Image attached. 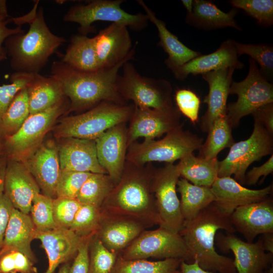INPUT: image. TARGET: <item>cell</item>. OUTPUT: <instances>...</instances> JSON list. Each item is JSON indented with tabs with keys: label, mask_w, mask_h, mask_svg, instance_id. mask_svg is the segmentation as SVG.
<instances>
[{
	"label": "cell",
	"mask_w": 273,
	"mask_h": 273,
	"mask_svg": "<svg viewBox=\"0 0 273 273\" xmlns=\"http://www.w3.org/2000/svg\"><path fill=\"white\" fill-rule=\"evenodd\" d=\"M156 169L151 163L138 165L126 160L120 179L104 201L101 211L132 218L146 229L159 225L152 190Z\"/></svg>",
	"instance_id": "cell-1"
},
{
	"label": "cell",
	"mask_w": 273,
	"mask_h": 273,
	"mask_svg": "<svg viewBox=\"0 0 273 273\" xmlns=\"http://www.w3.org/2000/svg\"><path fill=\"white\" fill-rule=\"evenodd\" d=\"M135 52L115 66L93 72L75 69L61 61L53 62L50 76L59 82L69 99L68 111L88 110L103 101L128 104L117 92L116 80L119 69L133 59Z\"/></svg>",
	"instance_id": "cell-2"
},
{
	"label": "cell",
	"mask_w": 273,
	"mask_h": 273,
	"mask_svg": "<svg viewBox=\"0 0 273 273\" xmlns=\"http://www.w3.org/2000/svg\"><path fill=\"white\" fill-rule=\"evenodd\" d=\"M38 3V1L35 3L29 13L12 19L18 26L28 23V31L11 35L4 42L7 56L10 58V66L16 72L39 73L50 57L66 41L64 37L51 31L44 20L43 7H39L37 11Z\"/></svg>",
	"instance_id": "cell-3"
},
{
	"label": "cell",
	"mask_w": 273,
	"mask_h": 273,
	"mask_svg": "<svg viewBox=\"0 0 273 273\" xmlns=\"http://www.w3.org/2000/svg\"><path fill=\"white\" fill-rule=\"evenodd\" d=\"M219 230L230 234L236 232L230 216L222 212L214 202L195 218L184 222L179 233L187 248V263L196 262L204 270L214 273H237L234 260L219 254L215 248V236Z\"/></svg>",
	"instance_id": "cell-4"
},
{
	"label": "cell",
	"mask_w": 273,
	"mask_h": 273,
	"mask_svg": "<svg viewBox=\"0 0 273 273\" xmlns=\"http://www.w3.org/2000/svg\"><path fill=\"white\" fill-rule=\"evenodd\" d=\"M133 104L122 105L103 101L86 112L66 116L54 127L57 139L74 138L95 140L107 129L127 123L134 110Z\"/></svg>",
	"instance_id": "cell-5"
},
{
	"label": "cell",
	"mask_w": 273,
	"mask_h": 273,
	"mask_svg": "<svg viewBox=\"0 0 273 273\" xmlns=\"http://www.w3.org/2000/svg\"><path fill=\"white\" fill-rule=\"evenodd\" d=\"M203 142L202 138L184 130L180 125L159 140H145L131 143L127 147L126 160L138 165L155 161L173 163L199 150Z\"/></svg>",
	"instance_id": "cell-6"
},
{
	"label": "cell",
	"mask_w": 273,
	"mask_h": 273,
	"mask_svg": "<svg viewBox=\"0 0 273 273\" xmlns=\"http://www.w3.org/2000/svg\"><path fill=\"white\" fill-rule=\"evenodd\" d=\"M69 107L70 101L66 97L47 110L29 115L15 133L4 138V155L7 159L23 161L32 154L58 118L68 111Z\"/></svg>",
	"instance_id": "cell-7"
},
{
	"label": "cell",
	"mask_w": 273,
	"mask_h": 273,
	"mask_svg": "<svg viewBox=\"0 0 273 273\" xmlns=\"http://www.w3.org/2000/svg\"><path fill=\"white\" fill-rule=\"evenodd\" d=\"M122 68V74H118L116 80V88L126 103L132 101L135 106L156 109L173 106L172 87L168 80L142 76L129 61Z\"/></svg>",
	"instance_id": "cell-8"
},
{
	"label": "cell",
	"mask_w": 273,
	"mask_h": 273,
	"mask_svg": "<svg viewBox=\"0 0 273 273\" xmlns=\"http://www.w3.org/2000/svg\"><path fill=\"white\" fill-rule=\"evenodd\" d=\"M123 0H95L86 5L71 7L63 17L66 22L79 25V34L84 35L95 31L92 26L96 21H105L124 25L134 31H141L148 25L146 14H131L121 8Z\"/></svg>",
	"instance_id": "cell-9"
},
{
	"label": "cell",
	"mask_w": 273,
	"mask_h": 273,
	"mask_svg": "<svg viewBox=\"0 0 273 273\" xmlns=\"http://www.w3.org/2000/svg\"><path fill=\"white\" fill-rule=\"evenodd\" d=\"M249 69L246 78L233 81L229 94H236L237 100L226 106V115L232 128L238 126L243 117L252 114L260 107L273 103L272 83L265 79L257 63L249 60Z\"/></svg>",
	"instance_id": "cell-10"
},
{
	"label": "cell",
	"mask_w": 273,
	"mask_h": 273,
	"mask_svg": "<svg viewBox=\"0 0 273 273\" xmlns=\"http://www.w3.org/2000/svg\"><path fill=\"white\" fill-rule=\"evenodd\" d=\"M272 136L262 125L254 121L250 137L235 143L226 157L219 161L218 177L234 175L237 182L245 185V174L250 165L263 157L272 154Z\"/></svg>",
	"instance_id": "cell-11"
},
{
	"label": "cell",
	"mask_w": 273,
	"mask_h": 273,
	"mask_svg": "<svg viewBox=\"0 0 273 273\" xmlns=\"http://www.w3.org/2000/svg\"><path fill=\"white\" fill-rule=\"evenodd\" d=\"M119 255L125 260L177 258L187 262L188 253L179 233L159 227L144 230Z\"/></svg>",
	"instance_id": "cell-12"
},
{
	"label": "cell",
	"mask_w": 273,
	"mask_h": 273,
	"mask_svg": "<svg viewBox=\"0 0 273 273\" xmlns=\"http://www.w3.org/2000/svg\"><path fill=\"white\" fill-rule=\"evenodd\" d=\"M179 178L176 165L168 163L156 169L152 184L160 219L159 226L176 233L182 230L185 222L176 191Z\"/></svg>",
	"instance_id": "cell-13"
},
{
	"label": "cell",
	"mask_w": 273,
	"mask_h": 273,
	"mask_svg": "<svg viewBox=\"0 0 273 273\" xmlns=\"http://www.w3.org/2000/svg\"><path fill=\"white\" fill-rule=\"evenodd\" d=\"M215 243L221 252L232 251L237 273H271L273 254L265 251L259 237L255 242H245L234 234L216 233Z\"/></svg>",
	"instance_id": "cell-14"
},
{
	"label": "cell",
	"mask_w": 273,
	"mask_h": 273,
	"mask_svg": "<svg viewBox=\"0 0 273 273\" xmlns=\"http://www.w3.org/2000/svg\"><path fill=\"white\" fill-rule=\"evenodd\" d=\"M134 106L127 127V147L139 138L155 140L181 125V113L176 107L156 109Z\"/></svg>",
	"instance_id": "cell-15"
},
{
	"label": "cell",
	"mask_w": 273,
	"mask_h": 273,
	"mask_svg": "<svg viewBox=\"0 0 273 273\" xmlns=\"http://www.w3.org/2000/svg\"><path fill=\"white\" fill-rule=\"evenodd\" d=\"M95 142L99 163L115 186L120 179L126 161V123L118 124L107 129L95 140Z\"/></svg>",
	"instance_id": "cell-16"
},
{
	"label": "cell",
	"mask_w": 273,
	"mask_h": 273,
	"mask_svg": "<svg viewBox=\"0 0 273 273\" xmlns=\"http://www.w3.org/2000/svg\"><path fill=\"white\" fill-rule=\"evenodd\" d=\"M23 161L34 177L42 194L56 198V188L61 175L58 151L55 143H42Z\"/></svg>",
	"instance_id": "cell-17"
},
{
	"label": "cell",
	"mask_w": 273,
	"mask_h": 273,
	"mask_svg": "<svg viewBox=\"0 0 273 273\" xmlns=\"http://www.w3.org/2000/svg\"><path fill=\"white\" fill-rule=\"evenodd\" d=\"M92 39L101 68L119 64L135 52L137 44L132 47L128 28L118 23H111Z\"/></svg>",
	"instance_id": "cell-18"
},
{
	"label": "cell",
	"mask_w": 273,
	"mask_h": 273,
	"mask_svg": "<svg viewBox=\"0 0 273 273\" xmlns=\"http://www.w3.org/2000/svg\"><path fill=\"white\" fill-rule=\"evenodd\" d=\"M230 220L236 231L248 242H253L259 235L273 233L272 198L269 196L261 201L237 207Z\"/></svg>",
	"instance_id": "cell-19"
},
{
	"label": "cell",
	"mask_w": 273,
	"mask_h": 273,
	"mask_svg": "<svg viewBox=\"0 0 273 273\" xmlns=\"http://www.w3.org/2000/svg\"><path fill=\"white\" fill-rule=\"evenodd\" d=\"M7 159L4 194L15 208L29 214L33 197L40 193L39 186L23 161Z\"/></svg>",
	"instance_id": "cell-20"
},
{
	"label": "cell",
	"mask_w": 273,
	"mask_h": 273,
	"mask_svg": "<svg viewBox=\"0 0 273 273\" xmlns=\"http://www.w3.org/2000/svg\"><path fill=\"white\" fill-rule=\"evenodd\" d=\"M214 202L224 214L230 216L238 207L264 200L270 196L272 185L259 190L244 187L231 176L217 177L210 187Z\"/></svg>",
	"instance_id": "cell-21"
},
{
	"label": "cell",
	"mask_w": 273,
	"mask_h": 273,
	"mask_svg": "<svg viewBox=\"0 0 273 273\" xmlns=\"http://www.w3.org/2000/svg\"><path fill=\"white\" fill-rule=\"evenodd\" d=\"M57 145L61 169L107 174L99 163L95 140L67 138Z\"/></svg>",
	"instance_id": "cell-22"
},
{
	"label": "cell",
	"mask_w": 273,
	"mask_h": 273,
	"mask_svg": "<svg viewBox=\"0 0 273 273\" xmlns=\"http://www.w3.org/2000/svg\"><path fill=\"white\" fill-rule=\"evenodd\" d=\"M146 229L132 218L102 212L96 235L107 249L119 254Z\"/></svg>",
	"instance_id": "cell-23"
},
{
	"label": "cell",
	"mask_w": 273,
	"mask_h": 273,
	"mask_svg": "<svg viewBox=\"0 0 273 273\" xmlns=\"http://www.w3.org/2000/svg\"><path fill=\"white\" fill-rule=\"evenodd\" d=\"M236 69L228 67L202 74L208 84L209 92L203 99L207 109L200 119V128L207 132L213 122L226 114V102Z\"/></svg>",
	"instance_id": "cell-24"
},
{
	"label": "cell",
	"mask_w": 273,
	"mask_h": 273,
	"mask_svg": "<svg viewBox=\"0 0 273 273\" xmlns=\"http://www.w3.org/2000/svg\"><path fill=\"white\" fill-rule=\"evenodd\" d=\"M244 66L239 59L235 40L229 38L223 41L215 52L201 55L171 71L176 79L183 80L190 74L202 75L228 67L242 69Z\"/></svg>",
	"instance_id": "cell-25"
},
{
	"label": "cell",
	"mask_w": 273,
	"mask_h": 273,
	"mask_svg": "<svg viewBox=\"0 0 273 273\" xmlns=\"http://www.w3.org/2000/svg\"><path fill=\"white\" fill-rule=\"evenodd\" d=\"M84 238L78 236L70 229L57 228L36 232L35 239L40 241L48 259V267L44 273H54L60 265L73 259Z\"/></svg>",
	"instance_id": "cell-26"
},
{
	"label": "cell",
	"mask_w": 273,
	"mask_h": 273,
	"mask_svg": "<svg viewBox=\"0 0 273 273\" xmlns=\"http://www.w3.org/2000/svg\"><path fill=\"white\" fill-rule=\"evenodd\" d=\"M136 2L145 10L148 20L157 29L160 39L158 45L168 54L165 64L168 68L172 70L201 55L200 52L190 49L181 42L167 28L166 23L158 19L143 1L138 0Z\"/></svg>",
	"instance_id": "cell-27"
},
{
	"label": "cell",
	"mask_w": 273,
	"mask_h": 273,
	"mask_svg": "<svg viewBox=\"0 0 273 273\" xmlns=\"http://www.w3.org/2000/svg\"><path fill=\"white\" fill-rule=\"evenodd\" d=\"M36 230L29 214L13 208L1 250H16L26 255L34 264L37 262L31 248Z\"/></svg>",
	"instance_id": "cell-28"
},
{
	"label": "cell",
	"mask_w": 273,
	"mask_h": 273,
	"mask_svg": "<svg viewBox=\"0 0 273 273\" xmlns=\"http://www.w3.org/2000/svg\"><path fill=\"white\" fill-rule=\"evenodd\" d=\"M238 12L233 8L225 13L210 1L195 0L192 11L186 15L185 20L188 24L206 31L228 27L242 31L235 20Z\"/></svg>",
	"instance_id": "cell-29"
},
{
	"label": "cell",
	"mask_w": 273,
	"mask_h": 273,
	"mask_svg": "<svg viewBox=\"0 0 273 273\" xmlns=\"http://www.w3.org/2000/svg\"><path fill=\"white\" fill-rule=\"evenodd\" d=\"M27 88L30 115L47 110L66 97L59 82L50 75L33 74Z\"/></svg>",
	"instance_id": "cell-30"
},
{
	"label": "cell",
	"mask_w": 273,
	"mask_h": 273,
	"mask_svg": "<svg viewBox=\"0 0 273 273\" xmlns=\"http://www.w3.org/2000/svg\"><path fill=\"white\" fill-rule=\"evenodd\" d=\"M217 158L196 157L193 153L180 159L176 165L180 177L198 186L211 187L218 177Z\"/></svg>",
	"instance_id": "cell-31"
},
{
	"label": "cell",
	"mask_w": 273,
	"mask_h": 273,
	"mask_svg": "<svg viewBox=\"0 0 273 273\" xmlns=\"http://www.w3.org/2000/svg\"><path fill=\"white\" fill-rule=\"evenodd\" d=\"M176 191L180 195V208L185 222L195 218L202 210L215 201L210 187L193 185L180 177Z\"/></svg>",
	"instance_id": "cell-32"
},
{
	"label": "cell",
	"mask_w": 273,
	"mask_h": 273,
	"mask_svg": "<svg viewBox=\"0 0 273 273\" xmlns=\"http://www.w3.org/2000/svg\"><path fill=\"white\" fill-rule=\"evenodd\" d=\"M61 61L84 72H93L101 68L92 38L79 33L71 37Z\"/></svg>",
	"instance_id": "cell-33"
},
{
	"label": "cell",
	"mask_w": 273,
	"mask_h": 273,
	"mask_svg": "<svg viewBox=\"0 0 273 273\" xmlns=\"http://www.w3.org/2000/svg\"><path fill=\"white\" fill-rule=\"evenodd\" d=\"M232 128L226 114L216 119L208 131V136L199 150L198 156L205 159L216 158L221 150L230 148L235 143Z\"/></svg>",
	"instance_id": "cell-34"
},
{
	"label": "cell",
	"mask_w": 273,
	"mask_h": 273,
	"mask_svg": "<svg viewBox=\"0 0 273 273\" xmlns=\"http://www.w3.org/2000/svg\"><path fill=\"white\" fill-rule=\"evenodd\" d=\"M182 261L177 258L125 260L118 255L111 273H178Z\"/></svg>",
	"instance_id": "cell-35"
},
{
	"label": "cell",
	"mask_w": 273,
	"mask_h": 273,
	"mask_svg": "<svg viewBox=\"0 0 273 273\" xmlns=\"http://www.w3.org/2000/svg\"><path fill=\"white\" fill-rule=\"evenodd\" d=\"M30 115L27 87L15 96L0 120V133L4 138L15 133Z\"/></svg>",
	"instance_id": "cell-36"
},
{
	"label": "cell",
	"mask_w": 273,
	"mask_h": 273,
	"mask_svg": "<svg viewBox=\"0 0 273 273\" xmlns=\"http://www.w3.org/2000/svg\"><path fill=\"white\" fill-rule=\"evenodd\" d=\"M114 185L107 174L91 173L76 198L81 204L101 208Z\"/></svg>",
	"instance_id": "cell-37"
},
{
	"label": "cell",
	"mask_w": 273,
	"mask_h": 273,
	"mask_svg": "<svg viewBox=\"0 0 273 273\" xmlns=\"http://www.w3.org/2000/svg\"><path fill=\"white\" fill-rule=\"evenodd\" d=\"M239 57L247 55L259 66L263 77L270 82L273 78V47L267 43H242L235 40Z\"/></svg>",
	"instance_id": "cell-38"
},
{
	"label": "cell",
	"mask_w": 273,
	"mask_h": 273,
	"mask_svg": "<svg viewBox=\"0 0 273 273\" xmlns=\"http://www.w3.org/2000/svg\"><path fill=\"white\" fill-rule=\"evenodd\" d=\"M29 215L36 232H45L57 229L53 215V199L42 194L33 198Z\"/></svg>",
	"instance_id": "cell-39"
},
{
	"label": "cell",
	"mask_w": 273,
	"mask_h": 273,
	"mask_svg": "<svg viewBox=\"0 0 273 273\" xmlns=\"http://www.w3.org/2000/svg\"><path fill=\"white\" fill-rule=\"evenodd\" d=\"M118 255L107 249L95 234L89 245L88 273H111Z\"/></svg>",
	"instance_id": "cell-40"
},
{
	"label": "cell",
	"mask_w": 273,
	"mask_h": 273,
	"mask_svg": "<svg viewBox=\"0 0 273 273\" xmlns=\"http://www.w3.org/2000/svg\"><path fill=\"white\" fill-rule=\"evenodd\" d=\"M102 216L101 208L81 204L69 228L80 237H86L97 232Z\"/></svg>",
	"instance_id": "cell-41"
},
{
	"label": "cell",
	"mask_w": 273,
	"mask_h": 273,
	"mask_svg": "<svg viewBox=\"0 0 273 273\" xmlns=\"http://www.w3.org/2000/svg\"><path fill=\"white\" fill-rule=\"evenodd\" d=\"M233 8L243 10L261 26L268 27L273 24L272 0H231Z\"/></svg>",
	"instance_id": "cell-42"
},
{
	"label": "cell",
	"mask_w": 273,
	"mask_h": 273,
	"mask_svg": "<svg viewBox=\"0 0 273 273\" xmlns=\"http://www.w3.org/2000/svg\"><path fill=\"white\" fill-rule=\"evenodd\" d=\"M7 58L5 51L0 52V62ZM33 75V74L15 72L10 77L11 83L0 85V120L15 96L27 86Z\"/></svg>",
	"instance_id": "cell-43"
},
{
	"label": "cell",
	"mask_w": 273,
	"mask_h": 273,
	"mask_svg": "<svg viewBox=\"0 0 273 273\" xmlns=\"http://www.w3.org/2000/svg\"><path fill=\"white\" fill-rule=\"evenodd\" d=\"M0 273H38L34 263L20 251L0 250Z\"/></svg>",
	"instance_id": "cell-44"
},
{
	"label": "cell",
	"mask_w": 273,
	"mask_h": 273,
	"mask_svg": "<svg viewBox=\"0 0 273 273\" xmlns=\"http://www.w3.org/2000/svg\"><path fill=\"white\" fill-rule=\"evenodd\" d=\"M92 173L62 170L56 188V197L76 199Z\"/></svg>",
	"instance_id": "cell-45"
},
{
	"label": "cell",
	"mask_w": 273,
	"mask_h": 273,
	"mask_svg": "<svg viewBox=\"0 0 273 273\" xmlns=\"http://www.w3.org/2000/svg\"><path fill=\"white\" fill-rule=\"evenodd\" d=\"M81 204L76 199H53V215L57 228L69 229Z\"/></svg>",
	"instance_id": "cell-46"
},
{
	"label": "cell",
	"mask_w": 273,
	"mask_h": 273,
	"mask_svg": "<svg viewBox=\"0 0 273 273\" xmlns=\"http://www.w3.org/2000/svg\"><path fill=\"white\" fill-rule=\"evenodd\" d=\"M177 108L180 113L194 124L198 121L200 105V99L192 90L179 89L174 96Z\"/></svg>",
	"instance_id": "cell-47"
},
{
	"label": "cell",
	"mask_w": 273,
	"mask_h": 273,
	"mask_svg": "<svg viewBox=\"0 0 273 273\" xmlns=\"http://www.w3.org/2000/svg\"><path fill=\"white\" fill-rule=\"evenodd\" d=\"M95 234L86 237L83 239L75 256L73 258V261L71 264L69 273H88L89 245L90 240Z\"/></svg>",
	"instance_id": "cell-48"
},
{
	"label": "cell",
	"mask_w": 273,
	"mask_h": 273,
	"mask_svg": "<svg viewBox=\"0 0 273 273\" xmlns=\"http://www.w3.org/2000/svg\"><path fill=\"white\" fill-rule=\"evenodd\" d=\"M273 172V155L263 164L259 166H254L248 172L245 176V185L248 186L255 185L261 176H263L261 182L269 174Z\"/></svg>",
	"instance_id": "cell-49"
},
{
	"label": "cell",
	"mask_w": 273,
	"mask_h": 273,
	"mask_svg": "<svg viewBox=\"0 0 273 273\" xmlns=\"http://www.w3.org/2000/svg\"><path fill=\"white\" fill-rule=\"evenodd\" d=\"M254 121L261 125L273 135V103L265 105L252 114Z\"/></svg>",
	"instance_id": "cell-50"
},
{
	"label": "cell",
	"mask_w": 273,
	"mask_h": 273,
	"mask_svg": "<svg viewBox=\"0 0 273 273\" xmlns=\"http://www.w3.org/2000/svg\"><path fill=\"white\" fill-rule=\"evenodd\" d=\"M13 208V205L4 193L1 194L0 195V250L2 249L5 233Z\"/></svg>",
	"instance_id": "cell-51"
},
{
	"label": "cell",
	"mask_w": 273,
	"mask_h": 273,
	"mask_svg": "<svg viewBox=\"0 0 273 273\" xmlns=\"http://www.w3.org/2000/svg\"><path fill=\"white\" fill-rule=\"evenodd\" d=\"M12 22L11 18L8 13L0 14V52L5 51L3 46L5 39L11 35L24 31L21 26L14 28L7 27V25Z\"/></svg>",
	"instance_id": "cell-52"
},
{
	"label": "cell",
	"mask_w": 273,
	"mask_h": 273,
	"mask_svg": "<svg viewBox=\"0 0 273 273\" xmlns=\"http://www.w3.org/2000/svg\"><path fill=\"white\" fill-rule=\"evenodd\" d=\"M178 273H214L204 270L197 262L188 263L183 260L180 264Z\"/></svg>",
	"instance_id": "cell-53"
},
{
	"label": "cell",
	"mask_w": 273,
	"mask_h": 273,
	"mask_svg": "<svg viewBox=\"0 0 273 273\" xmlns=\"http://www.w3.org/2000/svg\"><path fill=\"white\" fill-rule=\"evenodd\" d=\"M8 159L5 155L0 156V195L4 193Z\"/></svg>",
	"instance_id": "cell-54"
},
{
	"label": "cell",
	"mask_w": 273,
	"mask_h": 273,
	"mask_svg": "<svg viewBox=\"0 0 273 273\" xmlns=\"http://www.w3.org/2000/svg\"><path fill=\"white\" fill-rule=\"evenodd\" d=\"M260 238L265 251L273 254V233L261 235Z\"/></svg>",
	"instance_id": "cell-55"
},
{
	"label": "cell",
	"mask_w": 273,
	"mask_h": 273,
	"mask_svg": "<svg viewBox=\"0 0 273 273\" xmlns=\"http://www.w3.org/2000/svg\"><path fill=\"white\" fill-rule=\"evenodd\" d=\"M194 1L193 0H182L181 3L184 8L187 10V14L191 13L194 5Z\"/></svg>",
	"instance_id": "cell-56"
},
{
	"label": "cell",
	"mask_w": 273,
	"mask_h": 273,
	"mask_svg": "<svg viewBox=\"0 0 273 273\" xmlns=\"http://www.w3.org/2000/svg\"><path fill=\"white\" fill-rule=\"evenodd\" d=\"M71 264L70 261L62 264L57 273H69Z\"/></svg>",
	"instance_id": "cell-57"
},
{
	"label": "cell",
	"mask_w": 273,
	"mask_h": 273,
	"mask_svg": "<svg viewBox=\"0 0 273 273\" xmlns=\"http://www.w3.org/2000/svg\"><path fill=\"white\" fill-rule=\"evenodd\" d=\"M4 154V150L3 142H0V156Z\"/></svg>",
	"instance_id": "cell-58"
},
{
	"label": "cell",
	"mask_w": 273,
	"mask_h": 273,
	"mask_svg": "<svg viewBox=\"0 0 273 273\" xmlns=\"http://www.w3.org/2000/svg\"><path fill=\"white\" fill-rule=\"evenodd\" d=\"M3 138L2 137V135H1V134L0 133V142H3Z\"/></svg>",
	"instance_id": "cell-59"
}]
</instances>
